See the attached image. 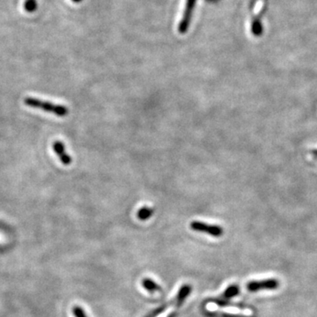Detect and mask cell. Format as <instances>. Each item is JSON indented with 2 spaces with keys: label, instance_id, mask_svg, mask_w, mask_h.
Instances as JSON below:
<instances>
[{
  "label": "cell",
  "instance_id": "obj_7",
  "mask_svg": "<svg viewBox=\"0 0 317 317\" xmlns=\"http://www.w3.org/2000/svg\"><path fill=\"white\" fill-rule=\"evenodd\" d=\"M190 292H191V287L190 286H188V285L181 286L180 290L178 292V294L176 296V299H175L176 306H180L181 304L182 303L185 299L188 297V295L189 294Z\"/></svg>",
  "mask_w": 317,
  "mask_h": 317
},
{
  "label": "cell",
  "instance_id": "obj_15",
  "mask_svg": "<svg viewBox=\"0 0 317 317\" xmlns=\"http://www.w3.org/2000/svg\"><path fill=\"white\" fill-rule=\"evenodd\" d=\"M3 228H4V225L2 224V223H0V229Z\"/></svg>",
  "mask_w": 317,
  "mask_h": 317
},
{
  "label": "cell",
  "instance_id": "obj_2",
  "mask_svg": "<svg viewBox=\"0 0 317 317\" xmlns=\"http://www.w3.org/2000/svg\"><path fill=\"white\" fill-rule=\"evenodd\" d=\"M190 227L194 231L210 234L213 237H220L223 235V228L218 225L207 224L201 221H193L190 224Z\"/></svg>",
  "mask_w": 317,
  "mask_h": 317
},
{
  "label": "cell",
  "instance_id": "obj_13",
  "mask_svg": "<svg viewBox=\"0 0 317 317\" xmlns=\"http://www.w3.org/2000/svg\"><path fill=\"white\" fill-rule=\"evenodd\" d=\"M311 154H312L314 158H317V149L313 150L312 152H311Z\"/></svg>",
  "mask_w": 317,
  "mask_h": 317
},
{
  "label": "cell",
  "instance_id": "obj_10",
  "mask_svg": "<svg viewBox=\"0 0 317 317\" xmlns=\"http://www.w3.org/2000/svg\"><path fill=\"white\" fill-rule=\"evenodd\" d=\"M239 294H240V288H239V286H236V285H232V286H228L226 288V290L225 291V293L222 295V297L224 299H231L233 297H235Z\"/></svg>",
  "mask_w": 317,
  "mask_h": 317
},
{
  "label": "cell",
  "instance_id": "obj_12",
  "mask_svg": "<svg viewBox=\"0 0 317 317\" xmlns=\"http://www.w3.org/2000/svg\"><path fill=\"white\" fill-rule=\"evenodd\" d=\"M73 314H74L75 317H88L86 313L84 312L83 309L80 307H74Z\"/></svg>",
  "mask_w": 317,
  "mask_h": 317
},
{
  "label": "cell",
  "instance_id": "obj_9",
  "mask_svg": "<svg viewBox=\"0 0 317 317\" xmlns=\"http://www.w3.org/2000/svg\"><path fill=\"white\" fill-rule=\"evenodd\" d=\"M154 214V209L151 207H142L137 211V218L140 220H147Z\"/></svg>",
  "mask_w": 317,
  "mask_h": 317
},
{
  "label": "cell",
  "instance_id": "obj_1",
  "mask_svg": "<svg viewBox=\"0 0 317 317\" xmlns=\"http://www.w3.org/2000/svg\"><path fill=\"white\" fill-rule=\"evenodd\" d=\"M24 103L30 108L44 110L45 112L55 114L59 117L66 116L69 112L66 106L55 104L50 101H43L35 97H26L24 99Z\"/></svg>",
  "mask_w": 317,
  "mask_h": 317
},
{
  "label": "cell",
  "instance_id": "obj_14",
  "mask_svg": "<svg viewBox=\"0 0 317 317\" xmlns=\"http://www.w3.org/2000/svg\"><path fill=\"white\" fill-rule=\"evenodd\" d=\"M73 2H75V3H79V2H81L82 0H72Z\"/></svg>",
  "mask_w": 317,
  "mask_h": 317
},
{
  "label": "cell",
  "instance_id": "obj_5",
  "mask_svg": "<svg viewBox=\"0 0 317 317\" xmlns=\"http://www.w3.org/2000/svg\"><path fill=\"white\" fill-rule=\"evenodd\" d=\"M264 8V2L263 0H259L256 4V9L253 13L252 22H251V32L255 36H259L262 34V24L260 22V16Z\"/></svg>",
  "mask_w": 317,
  "mask_h": 317
},
{
  "label": "cell",
  "instance_id": "obj_3",
  "mask_svg": "<svg viewBox=\"0 0 317 317\" xmlns=\"http://www.w3.org/2000/svg\"><path fill=\"white\" fill-rule=\"evenodd\" d=\"M279 286V281L275 278L255 280L248 283L247 288L249 292L255 293L262 290H276Z\"/></svg>",
  "mask_w": 317,
  "mask_h": 317
},
{
  "label": "cell",
  "instance_id": "obj_6",
  "mask_svg": "<svg viewBox=\"0 0 317 317\" xmlns=\"http://www.w3.org/2000/svg\"><path fill=\"white\" fill-rule=\"evenodd\" d=\"M52 147L55 154H57L59 159L61 160L62 164L65 166H69L72 161V158L66 153L65 144L60 140L55 141L53 143Z\"/></svg>",
  "mask_w": 317,
  "mask_h": 317
},
{
  "label": "cell",
  "instance_id": "obj_11",
  "mask_svg": "<svg viewBox=\"0 0 317 317\" xmlns=\"http://www.w3.org/2000/svg\"><path fill=\"white\" fill-rule=\"evenodd\" d=\"M36 0H25L24 8L28 13H33L36 10Z\"/></svg>",
  "mask_w": 317,
  "mask_h": 317
},
{
  "label": "cell",
  "instance_id": "obj_8",
  "mask_svg": "<svg viewBox=\"0 0 317 317\" xmlns=\"http://www.w3.org/2000/svg\"><path fill=\"white\" fill-rule=\"evenodd\" d=\"M142 285L144 286L145 290L148 291L150 293H154V292H160L161 288L152 279L150 278H145L143 280Z\"/></svg>",
  "mask_w": 317,
  "mask_h": 317
},
{
  "label": "cell",
  "instance_id": "obj_4",
  "mask_svg": "<svg viewBox=\"0 0 317 317\" xmlns=\"http://www.w3.org/2000/svg\"><path fill=\"white\" fill-rule=\"evenodd\" d=\"M197 0H186L185 4L184 12L182 14V18L181 20L180 24H179V32L181 34H184L189 28V23L191 21L192 17V13H193L194 7L196 4Z\"/></svg>",
  "mask_w": 317,
  "mask_h": 317
}]
</instances>
